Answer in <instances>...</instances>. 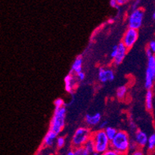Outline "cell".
<instances>
[{
    "label": "cell",
    "mask_w": 155,
    "mask_h": 155,
    "mask_svg": "<svg viewBox=\"0 0 155 155\" xmlns=\"http://www.w3.org/2000/svg\"><path fill=\"white\" fill-rule=\"evenodd\" d=\"M131 139L128 133L125 131H118L116 136L111 140L110 148L120 153L127 154L130 150Z\"/></svg>",
    "instance_id": "1"
},
{
    "label": "cell",
    "mask_w": 155,
    "mask_h": 155,
    "mask_svg": "<svg viewBox=\"0 0 155 155\" xmlns=\"http://www.w3.org/2000/svg\"><path fill=\"white\" fill-rule=\"evenodd\" d=\"M66 114H67V109L65 107L55 108L53 116L50 121L49 129L59 135L65 127Z\"/></svg>",
    "instance_id": "2"
},
{
    "label": "cell",
    "mask_w": 155,
    "mask_h": 155,
    "mask_svg": "<svg viewBox=\"0 0 155 155\" xmlns=\"http://www.w3.org/2000/svg\"><path fill=\"white\" fill-rule=\"evenodd\" d=\"M91 139H93L95 146V152L98 153H104L110 148V139L107 136L104 130L98 129L92 133Z\"/></svg>",
    "instance_id": "3"
},
{
    "label": "cell",
    "mask_w": 155,
    "mask_h": 155,
    "mask_svg": "<svg viewBox=\"0 0 155 155\" xmlns=\"http://www.w3.org/2000/svg\"><path fill=\"white\" fill-rule=\"evenodd\" d=\"M92 131L88 127H80L74 131L71 140V146L74 149L83 147L85 143L92 136Z\"/></svg>",
    "instance_id": "4"
},
{
    "label": "cell",
    "mask_w": 155,
    "mask_h": 155,
    "mask_svg": "<svg viewBox=\"0 0 155 155\" xmlns=\"http://www.w3.org/2000/svg\"><path fill=\"white\" fill-rule=\"evenodd\" d=\"M144 10L141 8L134 10L128 17V27L139 29L143 25Z\"/></svg>",
    "instance_id": "5"
},
{
    "label": "cell",
    "mask_w": 155,
    "mask_h": 155,
    "mask_svg": "<svg viewBox=\"0 0 155 155\" xmlns=\"http://www.w3.org/2000/svg\"><path fill=\"white\" fill-rule=\"evenodd\" d=\"M139 38V31L138 29L129 28L125 31L124 34L123 36L122 42L127 48L130 49L135 45Z\"/></svg>",
    "instance_id": "6"
},
{
    "label": "cell",
    "mask_w": 155,
    "mask_h": 155,
    "mask_svg": "<svg viewBox=\"0 0 155 155\" xmlns=\"http://www.w3.org/2000/svg\"><path fill=\"white\" fill-rule=\"evenodd\" d=\"M127 48L124 45V44L123 43L122 41L120 42L118 44V53L116 55V58L113 59V62H114V64L116 65H120L123 63L124 59L125 56L127 55Z\"/></svg>",
    "instance_id": "7"
},
{
    "label": "cell",
    "mask_w": 155,
    "mask_h": 155,
    "mask_svg": "<svg viewBox=\"0 0 155 155\" xmlns=\"http://www.w3.org/2000/svg\"><path fill=\"white\" fill-rule=\"evenodd\" d=\"M155 80V71L153 68L147 67L145 78V88L147 90L153 87V81Z\"/></svg>",
    "instance_id": "8"
},
{
    "label": "cell",
    "mask_w": 155,
    "mask_h": 155,
    "mask_svg": "<svg viewBox=\"0 0 155 155\" xmlns=\"http://www.w3.org/2000/svg\"><path fill=\"white\" fill-rule=\"evenodd\" d=\"M101 120V115L99 112L94 114H86L85 116V122L89 127H95L100 124Z\"/></svg>",
    "instance_id": "9"
},
{
    "label": "cell",
    "mask_w": 155,
    "mask_h": 155,
    "mask_svg": "<svg viewBox=\"0 0 155 155\" xmlns=\"http://www.w3.org/2000/svg\"><path fill=\"white\" fill-rule=\"evenodd\" d=\"M148 138L147 133L144 132L142 130H137L135 135V141L138 144L139 147L142 148L147 145V142H148Z\"/></svg>",
    "instance_id": "10"
},
{
    "label": "cell",
    "mask_w": 155,
    "mask_h": 155,
    "mask_svg": "<svg viewBox=\"0 0 155 155\" xmlns=\"http://www.w3.org/2000/svg\"><path fill=\"white\" fill-rule=\"evenodd\" d=\"M64 83H65V90L68 93L72 94L74 91V88L75 86L76 81L75 78L72 73H70L64 78Z\"/></svg>",
    "instance_id": "11"
},
{
    "label": "cell",
    "mask_w": 155,
    "mask_h": 155,
    "mask_svg": "<svg viewBox=\"0 0 155 155\" xmlns=\"http://www.w3.org/2000/svg\"><path fill=\"white\" fill-rule=\"evenodd\" d=\"M58 137V134L54 132L49 129L48 131L46 133L45 136L44 137L43 139V144L45 147H52L55 142L56 141V139Z\"/></svg>",
    "instance_id": "12"
},
{
    "label": "cell",
    "mask_w": 155,
    "mask_h": 155,
    "mask_svg": "<svg viewBox=\"0 0 155 155\" xmlns=\"http://www.w3.org/2000/svg\"><path fill=\"white\" fill-rule=\"evenodd\" d=\"M82 63H83V59H82V56L81 55L77 56L76 59H74V63H72L71 72L74 74H78L82 71Z\"/></svg>",
    "instance_id": "13"
},
{
    "label": "cell",
    "mask_w": 155,
    "mask_h": 155,
    "mask_svg": "<svg viewBox=\"0 0 155 155\" xmlns=\"http://www.w3.org/2000/svg\"><path fill=\"white\" fill-rule=\"evenodd\" d=\"M153 94L152 90H148L147 94H146L145 98V103H146V108L148 111H151L153 109Z\"/></svg>",
    "instance_id": "14"
},
{
    "label": "cell",
    "mask_w": 155,
    "mask_h": 155,
    "mask_svg": "<svg viewBox=\"0 0 155 155\" xmlns=\"http://www.w3.org/2000/svg\"><path fill=\"white\" fill-rule=\"evenodd\" d=\"M147 147V150L149 152H153L155 150V133H153L149 136Z\"/></svg>",
    "instance_id": "15"
},
{
    "label": "cell",
    "mask_w": 155,
    "mask_h": 155,
    "mask_svg": "<svg viewBox=\"0 0 155 155\" xmlns=\"http://www.w3.org/2000/svg\"><path fill=\"white\" fill-rule=\"evenodd\" d=\"M127 87L125 86H119L117 89H116V97L120 100H123L124 97L126 96L127 94Z\"/></svg>",
    "instance_id": "16"
},
{
    "label": "cell",
    "mask_w": 155,
    "mask_h": 155,
    "mask_svg": "<svg viewBox=\"0 0 155 155\" xmlns=\"http://www.w3.org/2000/svg\"><path fill=\"white\" fill-rule=\"evenodd\" d=\"M104 131H105V133H106V135L107 136H108V139H110V141L112 140L115 136H116V135L117 134V132H118V131H117L116 128L112 127H108V126L106 128L104 129Z\"/></svg>",
    "instance_id": "17"
},
{
    "label": "cell",
    "mask_w": 155,
    "mask_h": 155,
    "mask_svg": "<svg viewBox=\"0 0 155 155\" xmlns=\"http://www.w3.org/2000/svg\"><path fill=\"white\" fill-rule=\"evenodd\" d=\"M83 147H85V148H86V149L87 150L91 153V154L95 152V146H94V143L92 139H89V140L85 143V145H84Z\"/></svg>",
    "instance_id": "18"
},
{
    "label": "cell",
    "mask_w": 155,
    "mask_h": 155,
    "mask_svg": "<svg viewBox=\"0 0 155 155\" xmlns=\"http://www.w3.org/2000/svg\"><path fill=\"white\" fill-rule=\"evenodd\" d=\"M106 69L104 68H101L98 71V79L100 80L101 82L104 83V82H108L106 78V73H105Z\"/></svg>",
    "instance_id": "19"
},
{
    "label": "cell",
    "mask_w": 155,
    "mask_h": 155,
    "mask_svg": "<svg viewBox=\"0 0 155 155\" xmlns=\"http://www.w3.org/2000/svg\"><path fill=\"white\" fill-rule=\"evenodd\" d=\"M74 150L76 155H91V153L84 147H78V148L74 149Z\"/></svg>",
    "instance_id": "20"
},
{
    "label": "cell",
    "mask_w": 155,
    "mask_h": 155,
    "mask_svg": "<svg viewBox=\"0 0 155 155\" xmlns=\"http://www.w3.org/2000/svg\"><path fill=\"white\" fill-rule=\"evenodd\" d=\"M65 138L63 136L57 137L56 141H55V144H56V147H57L58 149H61V148H63V147L65 146Z\"/></svg>",
    "instance_id": "21"
},
{
    "label": "cell",
    "mask_w": 155,
    "mask_h": 155,
    "mask_svg": "<svg viewBox=\"0 0 155 155\" xmlns=\"http://www.w3.org/2000/svg\"><path fill=\"white\" fill-rule=\"evenodd\" d=\"M100 155H127V154H124V153H120V152L115 150L112 149V148H109L108 150L104 151V153H101Z\"/></svg>",
    "instance_id": "22"
},
{
    "label": "cell",
    "mask_w": 155,
    "mask_h": 155,
    "mask_svg": "<svg viewBox=\"0 0 155 155\" xmlns=\"http://www.w3.org/2000/svg\"><path fill=\"white\" fill-rule=\"evenodd\" d=\"M105 73H106V78L108 82H111V81L114 80L115 74L114 72H113V71L112 69H106Z\"/></svg>",
    "instance_id": "23"
},
{
    "label": "cell",
    "mask_w": 155,
    "mask_h": 155,
    "mask_svg": "<svg viewBox=\"0 0 155 155\" xmlns=\"http://www.w3.org/2000/svg\"><path fill=\"white\" fill-rule=\"evenodd\" d=\"M54 105L55 108H59L62 107H65V102L63 101V99L61 98H57L54 101Z\"/></svg>",
    "instance_id": "24"
},
{
    "label": "cell",
    "mask_w": 155,
    "mask_h": 155,
    "mask_svg": "<svg viewBox=\"0 0 155 155\" xmlns=\"http://www.w3.org/2000/svg\"><path fill=\"white\" fill-rule=\"evenodd\" d=\"M147 67L150 68H155V57L154 55H151L150 57H148V60H147Z\"/></svg>",
    "instance_id": "25"
},
{
    "label": "cell",
    "mask_w": 155,
    "mask_h": 155,
    "mask_svg": "<svg viewBox=\"0 0 155 155\" xmlns=\"http://www.w3.org/2000/svg\"><path fill=\"white\" fill-rule=\"evenodd\" d=\"M117 53H118V45H116L112 47V51H111V54H110L111 58H112V59H114L115 58H116Z\"/></svg>",
    "instance_id": "26"
},
{
    "label": "cell",
    "mask_w": 155,
    "mask_h": 155,
    "mask_svg": "<svg viewBox=\"0 0 155 155\" xmlns=\"http://www.w3.org/2000/svg\"><path fill=\"white\" fill-rule=\"evenodd\" d=\"M76 77H77V79L79 80V81H83L85 79V77H86V74L83 71H81L79 73L76 74Z\"/></svg>",
    "instance_id": "27"
},
{
    "label": "cell",
    "mask_w": 155,
    "mask_h": 155,
    "mask_svg": "<svg viewBox=\"0 0 155 155\" xmlns=\"http://www.w3.org/2000/svg\"><path fill=\"white\" fill-rule=\"evenodd\" d=\"M138 147H139V146H138V144H137L135 140L131 141V143H130V150H135L138 149Z\"/></svg>",
    "instance_id": "28"
},
{
    "label": "cell",
    "mask_w": 155,
    "mask_h": 155,
    "mask_svg": "<svg viewBox=\"0 0 155 155\" xmlns=\"http://www.w3.org/2000/svg\"><path fill=\"white\" fill-rule=\"evenodd\" d=\"M98 125H99V129H101V130H104L108 127V121L104 120L103 122H100V124Z\"/></svg>",
    "instance_id": "29"
},
{
    "label": "cell",
    "mask_w": 155,
    "mask_h": 155,
    "mask_svg": "<svg viewBox=\"0 0 155 155\" xmlns=\"http://www.w3.org/2000/svg\"><path fill=\"white\" fill-rule=\"evenodd\" d=\"M148 48L150 49L153 54L155 53V41H151L148 45Z\"/></svg>",
    "instance_id": "30"
},
{
    "label": "cell",
    "mask_w": 155,
    "mask_h": 155,
    "mask_svg": "<svg viewBox=\"0 0 155 155\" xmlns=\"http://www.w3.org/2000/svg\"><path fill=\"white\" fill-rule=\"evenodd\" d=\"M109 4H110V6H112V8L119 9V7H120L119 4L117 3V2H116V0H110V1H109Z\"/></svg>",
    "instance_id": "31"
},
{
    "label": "cell",
    "mask_w": 155,
    "mask_h": 155,
    "mask_svg": "<svg viewBox=\"0 0 155 155\" xmlns=\"http://www.w3.org/2000/svg\"><path fill=\"white\" fill-rule=\"evenodd\" d=\"M131 155H144V153H143V151L141 149H137L133 151Z\"/></svg>",
    "instance_id": "32"
},
{
    "label": "cell",
    "mask_w": 155,
    "mask_h": 155,
    "mask_svg": "<svg viewBox=\"0 0 155 155\" xmlns=\"http://www.w3.org/2000/svg\"><path fill=\"white\" fill-rule=\"evenodd\" d=\"M139 2H140V1H139V0H136V1H135V2L133 3V5H132V10H136V9L139 8L138 6H139Z\"/></svg>",
    "instance_id": "33"
},
{
    "label": "cell",
    "mask_w": 155,
    "mask_h": 155,
    "mask_svg": "<svg viewBox=\"0 0 155 155\" xmlns=\"http://www.w3.org/2000/svg\"><path fill=\"white\" fill-rule=\"evenodd\" d=\"M146 54H147V58L150 57V56H151V55H153V52H152V51H151L150 49L148 47H147V49H146Z\"/></svg>",
    "instance_id": "34"
},
{
    "label": "cell",
    "mask_w": 155,
    "mask_h": 155,
    "mask_svg": "<svg viewBox=\"0 0 155 155\" xmlns=\"http://www.w3.org/2000/svg\"><path fill=\"white\" fill-rule=\"evenodd\" d=\"M116 2L119 4V6H122V5H124L127 2V0H116Z\"/></svg>",
    "instance_id": "35"
},
{
    "label": "cell",
    "mask_w": 155,
    "mask_h": 155,
    "mask_svg": "<svg viewBox=\"0 0 155 155\" xmlns=\"http://www.w3.org/2000/svg\"><path fill=\"white\" fill-rule=\"evenodd\" d=\"M130 127H131V128L132 129V130H136V125L134 124L133 122L131 123V124H130Z\"/></svg>",
    "instance_id": "36"
},
{
    "label": "cell",
    "mask_w": 155,
    "mask_h": 155,
    "mask_svg": "<svg viewBox=\"0 0 155 155\" xmlns=\"http://www.w3.org/2000/svg\"><path fill=\"white\" fill-rule=\"evenodd\" d=\"M67 155H76V154H75V153H74V150H72L68 151V153H67Z\"/></svg>",
    "instance_id": "37"
},
{
    "label": "cell",
    "mask_w": 155,
    "mask_h": 155,
    "mask_svg": "<svg viewBox=\"0 0 155 155\" xmlns=\"http://www.w3.org/2000/svg\"><path fill=\"white\" fill-rule=\"evenodd\" d=\"M114 19L113 18H110V19H108V24H113V23H114Z\"/></svg>",
    "instance_id": "38"
},
{
    "label": "cell",
    "mask_w": 155,
    "mask_h": 155,
    "mask_svg": "<svg viewBox=\"0 0 155 155\" xmlns=\"http://www.w3.org/2000/svg\"><path fill=\"white\" fill-rule=\"evenodd\" d=\"M91 155H100V153H97V152H94V153H93Z\"/></svg>",
    "instance_id": "39"
},
{
    "label": "cell",
    "mask_w": 155,
    "mask_h": 155,
    "mask_svg": "<svg viewBox=\"0 0 155 155\" xmlns=\"http://www.w3.org/2000/svg\"><path fill=\"white\" fill-rule=\"evenodd\" d=\"M153 19H155V10L153 13Z\"/></svg>",
    "instance_id": "40"
},
{
    "label": "cell",
    "mask_w": 155,
    "mask_h": 155,
    "mask_svg": "<svg viewBox=\"0 0 155 155\" xmlns=\"http://www.w3.org/2000/svg\"><path fill=\"white\" fill-rule=\"evenodd\" d=\"M153 55H154V57H155V53H154V54H153Z\"/></svg>",
    "instance_id": "41"
},
{
    "label": "cell",
    "mask_w": 155,
    "mask_h": 155,
    "mask_svg": "<svg viewBox=\"0 0 155 155\" xmlns=\"http://www.w3.org/2000/svg\"><path fill=\"white\" fill-rule=\"evenodd\" d=\"M154 71H155V68H154Z\"/></svg>",
    "instance_id": "42"
}]
</instances>
